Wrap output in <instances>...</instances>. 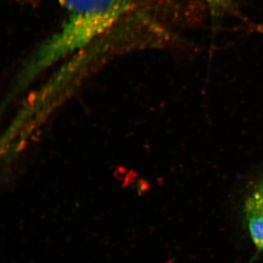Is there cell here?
<instances>
[{
	"mask_svg": "<svg viewBox=\"0 0 263 263\" xmlns=\"http://www.w3.org/2000/svg\"><path fill=\"white\" fill-rule=\"evenodd\" d=\"M211 1H212V3H217V4H219V3H224V2H226V0H211Z\"/></svg>",
	"mask_w": 263,
	"mask_h": 263,
	"instance_id": "cell-4",
	"label": "cell"
},
{
	"mask_svg": "<svg viewBox=\"0 0 263 263\" xmlns=\"http://www.w3.org/2000/svg\"><path fill=\"white\" fill-rule=\"evenodd\" d=\"M246 221L254 245L263 251V195L256 188L246 200Z\"/></svg>",
	"mask_w": 263,
	"mask_h": 263,
	"instance_id": "cell-2",
	"label": "cell"
},
{
	"mask_svg": "<svg viewBox=\"0 0 263 263\" xmlns=\"http://www.w3.org/2000/svg\"><path fill=\"white\" fill-rule=\"evenodd\" d=\"M257 188L258 189L259 191H260L263 195V181L259 183V184L257 186Z\"/></svg>",
	"mask_w": 263,
	"mask_h": 263,
	"instance_id": "cell-3",
	"label": "cell"
},
{
	"mask_svg": "<svg viewBox=\"0 0 263 263\" xmlns=\"http://www.w3.org/2000/svg\"><path fill=\"white\" fill-rule=\"evenodd\" d=\"M133 0H60L66 18L34 53L37 66L46 65L82 49L110 29Z\"/></svg>",
	"mask_w": 263,
	"mask_h": 263,
	"instance_id": "cell-1",
	"label": "cell"
}]
</instances>
